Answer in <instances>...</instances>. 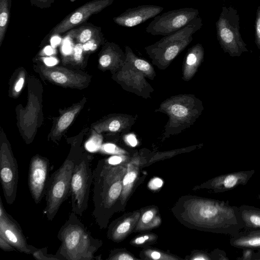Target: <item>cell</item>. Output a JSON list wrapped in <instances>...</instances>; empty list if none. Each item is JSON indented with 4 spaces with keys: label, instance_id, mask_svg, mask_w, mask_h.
I'll use <instances>...</instances> for the list:
<instances>
[{
    "label": "cell",
    "instance_id": "obj_41",
    "mask_svg": "<svg viewBox=\"0 0 260 260\" xmlns=\"http://www.w3.org/2000/svg\"><path fill=\"white\" fill-rule=\"evenodd\" d=\"M23 83L24 78L23 77H20L15 85V91L16 92H19L23 87Z\"/></svg>",
    "mask_w": 260,
    "mask_h": 260
},
{
    "label": "cell",
    "instance_id": "obj_7",
    "mask_svg": "<svg viewBox=\"0 0 260 260\" xmlns=\"http://www.w3.org/2000/svg\"><path fill=\"white\" fill-rule=\"evenodd\" d=\"M88 156L82 155L75 167L71 180L72 211L80 216L88 207L90 187L93 183V171Z\"/></svg>",
    "mask_w": 260,
    "mask_h": 260
},
{
    "label": "cell",
    "instance_id": "obj_12",
    "mask_svg": "<svg viewBox=\"0 0 260 260\" xmlns=\"http://www.w3.org/2000/svg\"><path fill=\"white\" fill-rule=\"evenodd\" d=\"M114 0H92L67 16L50 32V36L59 35L70 30L85 22L92 15L97 14L112 4Z\"/></svg>",
    "mask_w": 260,
    "mask_h": 260
},
{
    "label": "cell",
    "instance_id": "obj_23",
    "mask_svg": "<svg viewBox=\"0 0 260 260\" xmlns=\"http://www.w3.org/2000/svg\"><path fill=\"white\" fill-rule=\"evenodd\" d=\"M245 230H260V208L247 205L239 207Z\"/></svg>",
    "mask_w": 260,
    "mask_h": 260
},
{
    "label": "cell",
    "instance_id": "obj_17",
    "mask_svg": "<svg viewBox=\"0 0 260 260\" xmlns=\"http://www.w3.org/2000/svg\"><path fill=\"white\" fill-rule=\"evenodd\" d=\"M42 74L50 81L66 87H82L87 78L80 74L61 67H40Z\"/></svg>",
    "mask_w": 260,
    "mask_h": 260
},
{
    "label": "cell",
    "instance_id": "obj_26",
    "mask_svg": "<svg viewBox=\"0 0 260 260\" xmlns=\"http://www.w3.org/2000/svg\"><path fill=\"white\" fill-rule=\"evenodd\" d=\"M11 4V0H0V46L9 24Z\"/></svg>",
    "mask_w": 260,
    "mask_h": 260
},
{
    "label": "cell",
    "instance_id": "obj_47",
    "mask_svg": "<svg viewBox=\"0 0 260 260\" xmlns=\"http://www.w3.org/2000/svg\"><path fill=\"white\" fill-rule=\"evenodd\" d=\"M257 198L260 200V193L257 195Z\"/></svg>",
    "mask_w": 260,
    "mask_h": 260
},
{
    "label": "cell",
    "instance_id": "obj_34",
    "mask_svg": "<svg viewBox=\"0 0 260 260\" xmlns=\"http://www.w3.org/2000/svg\"><path fill=\"white\" fill-rule=\"evenodd\" d=\"M124 158L125 157L122 155H114L109 157L106 161L109 165L115 166L120 164Z\"/></svg>",
    "mask_w": 260,
    "mask_h": 260
},
{
    "label": "cell",
    "instance_id": "obj_44",
    "mask_svg": "<svg viewBox=\"0 0 260 260\" xmlns=\"http://www.w3.org/2000/svg\"><path fill=\"white\" fill-rule=\"evenodd\" d=\"M45 53L47 55H50L53 53V50L51 47H48L45 48Z\"/></svg>",
    "mask_w": 260,
    "mask_h": 260
},
{
    "label": "cell",
    "instance_id": "obj_43",
    "mask_svg": "<svg viewBox=\"0 0 260 260\" xmlns=\"http://www.w3.org/2000/svg\"><path fill=\"white\" fill-rule=\"evenodd\" d=\"M150 256L153 259H159L161 258V254L158 251H153L150 254Z\"/></svg>",
    "mask_w": 260,
    "mask_h": 260
},
{
    "label": "cell",
    "instance_id": "obj_15",
    "mask_svg": "<svg viewBox=\"0 0 260 260\" xmlns=\"http://www.w3.org/2000/svg\"><path fill=\"white\" fill-rule=\"evenodd\" d=\"M163 10L164 8L160 6L143 5L128 8L120 15L114 17L113 19L114 22L118 25L132 27L155 17Z\"/></svg>",
    "mask_w": 260,
    "mask_h": 260
},
{
    "label": "cell",
    "instance_id": "obj_20",
    "mask_svg": "<svg viewBox=\"0 0 260 260\" xmlns=\"http://www.w3.org/2000/svg\"><path fill=\"white\" fill-rule=\"evenodd\" d=\"M77 44H92L96 46L103 43L105 38L102 28L92 24H86L71 29L67 34Z\"/></svg>",
    "mask_w": 260,
    "mask_h": 260
},
{
    "label": "cell",
    "instance_id": "obj_14",
    "mask_svg": "<svg viewBox=\"0 0 260 260\" xmlns=\"http://www.w3.org/2000/svg\"><path fill=\"white\" fill-rule=\"evenodd\" d=\"M217 35L223 45H236L241 40L239 16L233 8L223 7L216 23Z\"/></svg>",
    "mask_w": 260,
    "mask_h": 260
},
{
    "label": "cell",
    "instance_id": "obj_40",
    "mask_svg": "<svg viewBox=\"0 0 260 260\" xmlns=\"http://www.w3.org/2000/svg\"><path fill=\"white\" fill-rule=\"evenodd\" d=\"M44 62L48 67H53L57 63V60L53 57H46L43 58Z\"/></svg>",
    "mask_w": 260,
    "mask_h": 260
},
{
    "label": "cell",
    "instance_id": "obj_10",
    "mask_svg": "<svg viewBox=\"0 0 260 260\" xmlns=\"http://www.w3.org/2000/svg\"><path fill=\"white\" fill-rule=\"evenodd\" d=\"M113 78L125 90L145 99L150 98L154 91L144 73L126 60L122 68L113 74Z\"/></svg>",
    "mask_w": 260,
    "mask_h": 260
},
{
    "label": "cell",
    "instance_id": "obj_5",
    "mask_svg": "<svg viewBox=\"0 0 260 260\" xmlns=\"http://www.w3.org/2000/svg\"><path fill=\"white\" fill-rule=\"evenodd\" d=\"M202 25V18L198 16L179 30L145 47V50L152 64L160 70L166 69L190 43L193 35L201 28Z\"/></svg>",
    "mask_w": 260,
    "mask_h": 260
},
{
    "label": "cell",
    "instance_id": "obj_1",
    "mask_svg": "<svg viewBox=\"0 0 260 260\" xmlns=\"http://www.w3.org/2000/svg\"><path fill=\"white\" fill-rule=\"evenodd\" d=\"M122 169L101 160L93 171L92 215L101 229L106 226L110 214L122 190Z\"/></svg>",
    "mask_w": 260,
    "mask_h": 260
},
{
    "label": "cell",
    "instance_id": "obj_32",
    "mask_svg": "<svg viewBox=\"0 0 260 260\" xmlns=\"http://www.w3.org/2000/svg\"><path fill=\"white\" fill-rule=\"evenodd\" d=\"M31 4L41 9L48 8L54 3V0H29Z\"/></svg>",
    "mask_w": 260,
    "mask_h": 260
},
{
    "label": "cell",
    "instance_id": "obj_31",
    "mask_svg": "<svg viewBox=\"0 0 260 260\" xmlns=\"http://www.w3.org/2000/svg\"><path fill=\"white\" fill-rule=\"evenodd\" d=\"M255 250L251 248L243 249L242 254L241 257L236 258L237 260H254Z\"/></svg>",
    "mask_w": 260,
    "mask_h": 260
},
{
    "label": "cell",
    "instance_id": "obj_36",
    "mask_svg": "<svg viewBox=\"0 0 260 260\" xmlns=\"http://www.w3.org/2000/svg\"><path fill=\"white\" fill-rule=\"evenodd\" d=\"M154 215V213L152 210L146 211L142 216V222L144 224H148V223L153 219Z\"/></svg>",
    "mask_w": 260,
    "mask_h": 260
},
{
    "label": "cell",
    "instance_id": "obj_42",
    "mask_svg": "<svg viewBox=\"0 0 260 260\" xmlns=\"http://www.w3.org/2000/svg\"><path fill=\"white\" fill-rule=\"evenodd\" d=\"M149 239V237L147 235L144 236L136 238L135 240V242L137 244H141L144 243L146 240Z\"/></svg>",
    "mask_w": 260,
    "mask_h": 260
},
{
    "label": "cell",
    "instance_id": "obj_29",
    "mask_svg": "<svg viewBox=\"0 0 260 260\" xmlns=\"http://www.w3.org/2000/svg\"><path fill=\"white\" fill-rule=\"evenodd\" d=\"M102 137L98 132H94L92 135L85 144L86 149L91 152H94L99 150L101 146Z\"/></svg>",
    "mask_w": 260,
    "mask_h": 260
},
{
    "label": "cell",
    "instance_id": "obj_46",
    "mask_svg": "<svg viewBox=\"0 0 260 260\" xmlns=\"http://www.w3.org/2000/svg\"><path fill=\"white\" fill-rule=\"evenodd\" d=\"M254 260H260V250H256L255 252Z\"/></svg>",
    "mask_w": 260,
    "mask_h": 260
},
{
    "label": "cell",
    "instance_id": "obj_3",
    "mask_svg": "<svg viewBox=\"0 0 260 260\" xmlns=\"http://www.w3.org/2000/svg\"><path fill=\"white\" fill-rule=\"evenodd\" d=\"M60 245L55 254L60 260H91L102 245V241L92 237L74 212L60 227L57 235Z\"/></svg>",
    "mask_w": 260,
    "mask_h": 260
},
{
    "label": "cell",
    "instance_id": "obj_37",
    "mask_svg": "<svg viewBox=\"0 0 260 260\" xmlns=\"http://www.w3.org/2000/svg\"><path fill=\"white\" fill-rule=\"evenodd\" d=\"M213 257V259H219V260H229V258L226 255V253L221 250L216 249L215 252L212 253Z\"/></svg>",
    "mask_w": 260,
    "mask_h": 260
},
{
    "label": "cell",
    "instance_id": "obj_30",
    "mask_svg": "<svg viewBox=\"0 0 260 260\" xmlns=\"http://www.w3.org/2000/svg\"><path fill=\"white\" fill-rule=\"evenodd\" d=\"M101 149L103 152L109 154L123 155L125 153L124 150L112 143L105 144L102 146Z\"/></svg>",
    "mask_w": 260,
    "mask_h": 260
},
{
    "label": "cell",
    "instance_id": "obj_18",
    "mask_svg": "<svg viewBox=\"0 0 260 260\" xmlns=\"http://www.w3.org/2000/svg\"><path fill=\"white\" fill-rule=\"evenodd\" d=\"M126 54L113 42H106L101 52L99 64L103 70L111 71L113 74L119 71L126 61Z\"/></svg>",
    "mask_w": 260,
    "mask_h": 260
},
{
    "label": "cell",
    "instance_id": "obj_39",
    "mask_svg": "<svg viewBox=\"0 0 260 260\" xmlns=\"http://www.w3.org/2000/svg\"><path fill=\"white\" fill-rule=\"evenodd\" d=\"M125 141L132 147H135L137 145V140L136 136L133 134H129L125 136Z\"/></svg>",
    "mask_w": 260,
    "mask_h": 260
},
{
    "label": "cell",
    "instance_id": "obj_45",
    "mask_svg": "<svg viewBox=\"0 0 260 260\" xmlns=\"http://www.w3.org/2000/svg\"><path fill=\"white\" fill-rule=\"evenodd\" d=\"M82 58V54L74 53V58L76 61H79Z\"/></svg>",
    "mask_w": 260,
    "mask_h": 260
},
{
    "label": "cell",
    "instance_id": "obj_2",
    "mask_svg": "<svg viewBox=\"0 0 260 260\" xmlns=\"http://www.w3.org/2000/svg\"><path fill=\"white\" fill-rule=\"evenodd\" d=\"M191 210L197 224L207 231L232 236L243 229L239 207L229 200H198Z\"/></svg>",
    "mask_w": 260,
    "mask_h": 260
},
{
    "label": "cell",
    "instance_id": "obj_9",
    "mask_svg": "<svg viewBox=\"0 0 260 260\" xmlns=\"http://www.w3.org/2000/svg\"><path fill=\"white\" fill-rule=\"evenodd\" d=\"M0 176L3 193L8 204L15 201L18 183V164L10 147L2 142L0 150Z\"/></svg>",
    "mask_w": 260,
    "mask_h": 260
},
{
    "label": "cell",
    "instance_id": "obj_16",
    "mask_svg": "<svg viewBox=\"0 0 260 260\" xmlns=\"http://www.w3.org/2000/svg\"><path fill=\"white\" fill-rule=\"evenodd\" d=\"M254 170L239 171L217 176L206 183V186L215 192L232 190L240 185H246L255 173Z\"/></svg>",
    "mask_w": 260,
    "mask_h": 260
},
{
    "label": "cell",
    "instance_id": "obj_35",
    "mask_svg": "<svg viewBox=\"0 0 260 260\" xmlns=\"http://www.w3.org/2000/svg\"><path fill=\"white\" fill-rule=\"evenodd\" d=\"M163 182L161 179L158 178H155L149 182L148 187L152 190H156L160 188Z\"/></svg>",
    "mask_w": 260,
    "mask_h": 260
},
{
    "label": "cell",
    "instance_id": "obj_22",
    "mask_svg": "<svg viewBox=\"0 0 260 260\" xmlns=\"http://www.w3.org/2000/svg\"><path fill=\"white\" fill-rule=\"evenodd\" d=\"M230 243L237 248L260 250V230L240 231L231 236Z\"/></svg>",
    "mask_w": 260,
    "mask_h": 260
},
{
    "label": "cell",
    "instance_id": "obj_11",
    "mask_svg": "<svg viewBox=\"0 0 260 260\" xmlns=\"http://www.w3.org/2000/svg\"><path fill=\"white\" fill-rule=\"evenodd\" d=\"M50 168V161L46 157L36 155L30 159L28 173V185L31 197L36 204H38L45 196Z\"/></svg>",
    "mask_w": 260,
    "mask_h": 260
},
{
    "label": "cell",
    "instance_id": "obj_24",
    "mask_svg": "<svg viewBox=\"0 0 260 260\" xmlns=\"http://www.w3.org/2000/svg\"><path fill=\"white\" fill-rule=\"evenodd\" d=\"M125 53L126 60L143 72L146 78L150 80H154L156 75L153 67L149 62L137 56L128 46H125Z\"/></svg>",
    "mask_w": 260,
    "mask_h": 260
},
{
    "label": "cell",
    "instance_id": "obj_38",
    "mask_svg": "<svg viewBox=\"0 0 260 260\" xmlns=\"http://www.w3.org/2000/svg\"><path fill=\"white\" fill-rule=\"evenodd\" d=\"M255 36L257 41L260 42V7L257 11L255 26Z\"/></svg>",
    "mask_w": 260,
    "mask_h": 260
},
{
    "label": "cell",
    "instance_id": "obj_27",
    "mask_svg": "<svg viewBox=\"0 0 260 260\" xmlns=\"http://www.w3.org/2000/svg\"><path fill=\"white\" fill-rule=\"evenodd\" d=\"M138 170L133 166L128 167V169L122 179L121 199L124 200L128 193L137 176Z\"/></svg>",
    "mask_w": 260,
    "mask_h": 260
},
{
    "label": "cell",
    "instance_id": "obj_6",
    "mask_svg": "<svg viewBox=\"0 0 260 260\" xmlns=\"http://www.w3.org/2000/svg\"><path fill=\"white\" fill-rule=\"evenodd\" d=\"M81 157L77 153H70L49 177L45 196L46 204L43 210L49 221L53 220L62 204L70 196L73 173Z\"/></svg>",
    "mask_w": 260,
    "mask_h": 260
},
{
    "label": "cell",
    "instance_id": "obj_13",
    "mask_svg": "<svg viewBox=\"0 0 260 260\" xmlns=\"http://www.w3.org/2000/svg\"><path fill=\"white\" fill-rule=\"evenodd\" d=\"M0 236L17 251L31 254V245L27 242L25 235L18 222L9 213L0 198Z\"/></svg>",
    "mask_w": 260,
    "mask_h": 260
},
{
    "label": "cell",
    "instance_id": "obj_8",
    "mask_svg": "<svg viewBox=\"0 0 260 260\" xmlns=\"http://www.w3.org/2000/svg\"><path fill=\"white\" fill-rule=\"evenodd\" d=\"M199 12L193 8H183L157 15L146 28L153 36H166L181 29L198 17Z\"/></svg>",
    "mask_w": 260,
    "mask_h": 260
},
{
    "label": "cell",
    "instance_id": "obj_21",
    "mask_svg": "<svg viewBox=\"0 0 260 260\" xmlns=\"http://www.w3.org/2000/svg\"><path fill=\"white\" fill-rule=\"evenodd\" d=\"M204 56V49L202 44L198 43L187 50L182 66V79L190 80L195 75Z\"/></svg>",
    "mask_w": 260,
    "mask_h": 260
},
{
    "label": "cell",
    "instance_id": "obj_33",
    "mask_svg": "<svg viewBox=\"0 0 260 260\" xmlns=\"http://www.w3.org/2000/svg\"><path fill=\"white\" fill-rule=\"evenodd\" d=\"M0 248L7 252L16 251L17 249L11 245L3 237L0 236Z\"/></svg>",
    "mask_w": 260,
    "mask_h": 260
},
{
    "label": "cell",
    "instance_id": "obj_19",
    "mask_svg": "<svg viewBox=\"0 0 260 260\" xmlns=\"http://www.w3.org/2000/svg\"><path fill=\"white\" fill-rule=\"evenodd\" d=\"M137 119V115L133 116L125 114H114L96 124L94 128L98 133L127 132L135 124Z\"/></svg>",
    "mask_w": 260,
    "mask_h": 260
},
{
    "label": "cell",
    "instance_id": "obj_4",
    "mask_svg": "<svg viewBox=\"0 0 260 260\" xmlns=\"http://www.w3.org/2000/svg\"><path fill=\"white\" fill-rule=\"evenodd\" d=\"M203 109L201 101L192 94L173 95L162 102L155 112L166 114L168 120L164 139L182 133L192 125Z\"/></svg>",
    "mask_w": 260,
    "mask_h": 260
},
{
    "label": "cell",
    "instance_id": "obj_25",
    "mask_svg": "<svg viewBox=\"0 0 260 260\" xmlns=\"http://www.w3.org/2000/svg\"><path fill=\"white\" fill-rule=\"evenodd\" d=\"M81 109V106L78 105L64 113L58 119L53 132V136H58L66 129L72 122L75 116Z\"/></svg>",
    "mask_w": 260,
    "mask_h": 260
},
{
    "label": "cell",
    "instance_id": "obj_28",
    "mask_svg": "<svg viewBox=\"0 0 260 260\" xmlns=\"http://www.w3.org/2000/svg\"><path fill=\"white\" fill-rule=\"evenodd\" d=\"M31 254L38 260H60L55 254H48L47 247L38 248L31 245Z\"/></svg>",
    "mask_w": 260,
    "mask_h": 260
}]
</instances>
